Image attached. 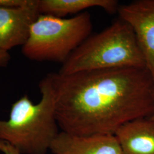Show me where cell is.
<instances>
[{
	"instance_id": "6da1fadb",
	"label": "cell",
	"mask_w": 154,
	"mask_h": 154,
	"mask_svg": "<svg viewBox=\"0 0 154 154\" xmlns=\"http://www.w3.org/2000/svg\"><path fill=\"white\" fill-rule=\"evenodd\" d=\"M51 75L62 131L115 135L123 125L153 112L154 79L146 67Z\"/></svg>"
},
{
	"instance_id": "7a4b0ae2",
	"label": "cell",
	"mask_w": 154,
	"mask_h": 154,
	"mask_svg": "<svg viewBox=\"0 0 154 154\" xmlns=\"http://www.w3.org/2000/svg\"><path fill=\"white\" fill-rule=\"evenodd\" d=\"M41 99L34 104L25 95L11 106L9 119L0 120V139L21 154H46L59 134L51 74L39 84Z\"/></svg>"
},
{
	"instance_id": "3957f363",
	"label": "cell",
	"mask_w": 154,
	"mask_h": 154,
	"mask_svg": "<svg viewBox=\"0 0 154 154\" xmlns=\"http://www.w3.org/2000/svg\"><path fill=\"white\" fill-rule=\"evenodd\" d=\"M122 67L146 68L132 28L120 18L86 39L62 65L58 74Z\"/></svg>"
},
{
	"instance_id": "277c9868",
	"label": "cell",
	"mask_w": 154,
	"mask_h": 154,
	"mask_svg": "<svg viewBox=\"0 0 154 154\" xmlns=\"http://www.w3.org/2000/svg\"><path fill=\"white\" fill-rule=\"evenodd\" d=\"M92 20L87 11L70 18L40 14L22 46V54L32 61L62 64L90 35Z\"/></svg>"
},
{
	"instance_id": "5b68a950",
	"label": "cell",
	"mask_w": 154,
	"mask_h": 154,
	"mask_svg": "<svg viewBox=\"0 0 154 154\" xmlns=\"http://www.w3.org/2000/svg\"><path fill=\"white\" fill-rule=\"evenodd\" d=\"M117 13L132 28L146 68L154 79V0H136L119 5Z\"/></svg>"
},
{
	"instance_id": "8992f818",
	"label": "cell",
	"mask_w": 154,
	"mask_h": 154,
	"mask_svg": "<svg viewBox=\"0 0 154 154\" xmlns=\"http://www.w3.org/2000/svg\"><path fill=\"white\" fill-rule=\"evenodd\" d=\"M39 0H29L17 8H0V48L8 51L23 46L34 22L40 15Z\"/></svg>"
},
{
	"instance_id": "52a82bcc",
	"label": "cell",
	"mask_w": 154,
	"mask_h": 154,
	"mask_svg": "<svg viewBox=\"0 0 154 154\" xmlns=\"http://www.w3.org/2000/svg\"><path fill=\"white\" fill-rule=\"evenodd\" d=\"M50 150L54 154H123L114 135H77L62 131Z\"/></svg>"
},
{
	"instance_id": "ba28073f",
	"label": "cell",
	"mask_w": 154,
	"mask_h": 154,
	"mask_svg": "<svg viewBox=\"0 0 154 154\" xmlns=\"http://www.w3.org/2000/svg\"><path fill=\"white\" fill-rule=\"evenodd\" d=\"M114 135L123 154H154V122L148 118L127 123Z\"/></svg>"
},
{
	"instance_id": "9c48e42d",
	"label": "cell",
	"mask_w": 154,
	"mask_h": 154,
	"mask_svg": "<svg viewBox=\"0 0 154 154\" xmlns=\"http://www.w3.org/2000/svg\"><path fill=\"white\" fill-rule=\"evenodd\" d=\"M119 4L116 0H39L41 14L64 18L92 8H100L107 13H117Z\"/></svg>"
},
{
	"instance_id": "30bf717a",
	"label": "cell",
	"mask_w": 154,
	"mask_h": 154,
	"mask_svg": "<svg viewBox=\"0 0 154 154\" xmlns=\"http://www.w3.org/2000/svg\"><path fill=\"white\" fill-rule=\"evenodd\" d=\"M29 0H0V8H17L25 5Z\"/></svg>"
},
{
	"instance_id": "8fae6325",
	"label": "cell",
	"mask_w": 154,
	"mask_h": 154,
	"mask_svg": "<svg viewBox=\"0 0 154 154\" xmlns=\"http://www.w3.org/2000/svg\"><path fill=\"white\" fill-rule=\"evenodd\" d=\"M0 151L4 154H21L19 151L5 140L0 139Z\"/></svg>"
},
{
	"instance_id": "7c38bea8",
	"label": "cell",
	"mask_w": 154,
	"mask_h": 154,
	"mask_svg": "<svg viewBox=\"0 0 154 154\" xmlns=\"http://www.w3.org/2000/svg\"><path fill=\"white\" fill-rule=\"evenodd\" d=\"M11 60V55L9 52L0 48V68L5 67Z\"/></svg>"
},
{
	"instance_id": "4fadbf2b",
	"label": "cell",
	"mask_w": 154,
	"mask_h": 154,
	"mask_svg": "<svg viewBox=\"0 0 154 154\" xmlns=\"http://www.w3.org/2000/svg\"><path fill=\"white\" fill-rule=\"evenodd\" d=\"M148 119H149L150 121H151L154 122V111H153V112L152 114H151V116H150L149 118H148Z\"/></svg>"
}]
</instances>
